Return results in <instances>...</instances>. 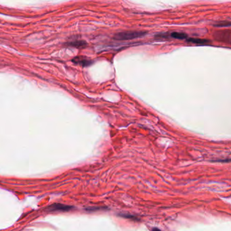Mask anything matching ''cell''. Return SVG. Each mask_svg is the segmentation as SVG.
Here are the masks:
<instances>
[{
    "mask_svg": "<svg viewBox=\"0 0 231 231\" xmlns=\"http://www.w3.org/2000/svg\"><path fill=\"white\" fill-rule=\"evenodd\" d=\"M73 62L82 66H89L92 64V61L83 56H77L73 58Z\"/></svg>",
    "mask_w": 231,
    "mask_h": 231,
    "instance_id": "cell-3",
    "label": "cell"
},
{
    "mask_svg": "<svg viewBox=\"0 0 231 231\" xmlns=\"http://www.w3.org/2000/svg\"><path fill=\"white\" fill-rule=\"evenodd\" d=\"M187 41L189 43H192L195 44H199V45H207V44L210 43V41L208 39H197V38L187 39Z\"/></svg>",
    "mask_w": 231,
    "mask_h": 231,
    "instance_id": "cell-4",
    "label": "cell"
},
{
    "mask_svg": "<svg viewBox=\"0 0 231 231\" xmlns=\"http://www.w3.org/2000/svg\"><path fill=\"white\" fill-rule=\"evenodd\" d=\"M69 45L70 46H73L75 47H82L86 46L87 45V43L86 41H75L70 42L69 43Z\"/></svg>",
    "mask_w": 231,
    "mask_h": 231,
    "instance_id": "cell-6",
    "label": "cell"
},
{
    "mask_svg": "<svg viewBox=\"0 0 231 231\" xmlns=\"http://www.w3.org/2000/svg\"><path fill=\"white\" fill-rule=\"evenodd\" d=\"M147 32L145 31H125L117 33L114 36V39L118 41H128L144 36Z\"/></svg>",
    "mask_w": 231,
    "mask_h": 231,
    "instance_id": "cell-1",
    "label": "cell"
},
{
    "mask_svg": "<svg viewBox=\"0 0 231 231\" xmlns=\"http://www.w3.org/2000/svg\"><path fill=\"white\" fill-rule=\"evenodd\" d=\"M152 231H161V230H159V229H157V228H154L153 229H152Z\"/></svg>",
    "mask_w": 231,
    "mask_h": 231,
    "instance_id": "cell-8",
    "label": "cell"
},
{
    "mask_svg": "<svg viewBox=\"0 0 231 231\" xmlns=\"http://www.w3.org/2000/svg\"><path fill=\"white\" fill-rule=\"evenodd\" d=\"M214 37L216 39L221 41L227 42L230 43V30H222V31H217L214 34Z\"/></svg>",
    "mask_w": 231,
    "mask_h": 231,
    "instance_id": "cell-2",
    "label": "cell"
},
{
    "mask_svg": "<svg viewBox=\"0 0 231 231\" xmlns=\"http://www.w3.org/2000/svg\"><path fill=\"white\" fill-rule=\"evenodd\" d=\"M171 37L174 39H180V40H182V39H187V35L184 33H180V32H174L172 33L170 35Z\"/></svg>",
    "mask_w": 231,
    "mask_h": 231,
    "instance_id": "cell-5",
    "label": "cell"
},
{
    "mask_svg": "<svg viewBox=\"0 0 231 231\" xmlns=\"http://www.w3.org/2000/svg\"><path fill=\"white\" fill-rule=\"evenodd\" d=\"M230 26V22H227V21H222L214 25V26H216V27H226V26Z\"/></svg>",
    "mask_w": 231,
    "mask_h": 231,
    "instance_id": "cell-7",
    "label": "cell"
}]
</instances>
